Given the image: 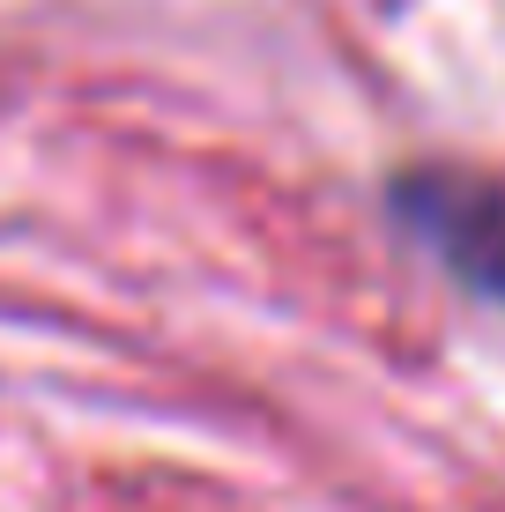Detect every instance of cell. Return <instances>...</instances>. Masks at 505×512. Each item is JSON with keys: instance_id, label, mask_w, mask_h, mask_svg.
I'll use <instances>...</instances> for the list:
<instances>
[{"instance_id": "obj_1", "label": "cell", "mask_w": 505, "mask_h": 512, "mask_svg": "<svg viewBox=\"0 0 505 512\" xmlns=\"http://www.w3.org/2000/svg\"><path fill=\"white\" fill-rule=\"evenodd\" d=\"M394 216L416 231L446 275H461L476 297L505 305V193L461 171H409L394 186Z\"/></svg>"}]
</instances>
